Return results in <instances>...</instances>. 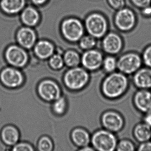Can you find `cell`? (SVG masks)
I'll return each mask as SVG.
<instances>
[{"mask_svg":"<svg viewBox=\"0 0 151 151\" xmlns=\"http://www.w3.org/2000/svg\"><path fill=\"white\" fill-rule=\"evenodd\" d=\"M5 57L9 64L17 68L25 66L28 60L26 52L22 48L17 45L9 46L6 50Z\"/></svg>","mask_w":151,"mask_h":151,"instance_id":"cell-8","label":"cell"},{"mask_svg":"<svg viewBox=\"0 0 151 151\" xmlns=\"http://www.w3.org/2000/svg\"><path fill=\"white\" fill-rule=\"evenodd\" d=\"M66 102L65 99L60 98L55 100L53 106V109L56 114H61L66 109Z\"/></svg>","mask_w":151,"mask_h":151,"instance_id":"cell-28","label":"cell"},{"mask_svg":"<svg viewBox=\"0 0 151 151\" xmlns=\"http://www.w3.org/2000/svg\"><path fill=\"white\" fill-rule=\"evenodd\" d=\"M0 79L2 83L10 88L20 86L23 82V76L21 72L16 69L8 68L1 71Z\"/></svg>","mask_w":151,"mask_h":151,"instance_id":"cell-10","label":"cell"},{"mask_svg":"<svg viewBox=\"0 0 151 151\" xmlns=\"http://www.w3.org/2000/svg\"><path fill=\"white\" fill-rule=\"evenodd\" d=\"M102 66L106 72L113 73L117 68V61L113 56H108L103 60Z\"/></svg>","mask_w":151,"mask_h":151,"instance_id":"cell-24","label":"cell"},{"mask_svg":"<svg viewBox=\"0 0 151 151\" xmlns=\"http://www.w3.org/2000/svg\"><path fill=\"white\" fill-rule=\"evenodd\" d=\"M115 24L121 30L128 31L133 28L135 17L133 12L128 9H121L115 17Z\"/></svg>","mask_w":151,"mask_h":151,"instance_id":"cell-12","label":"cell"},{"mask_svg":"<svg viewBox=\"0 0 151 151\" xmlns=\"http://www.w3.org/2000/svg\"><path fill=\"white\" fill-rule=\"evenodd\" d=\"M146 114L144 117V123L151 128V113Z\"/></svg>","mask_w":151,"mask_h":151,"instance_id":"cell-35","label":"cell"},{"mask_svg":"<svg viewBox=\"0 0 151 151\" xmlns=\"http://www.w3.org/2000/svg\"><path fill=\"white\" fill-rule=\"evenodd\" d=\"M129 81L125 75L121 72L110 73L103 80L101 91L109 99H115L122 96L127 91Z\"/></svg>","mask_w":151,"mask_h":151,"instance_id":"cell-1","label":"cell"},{"mask_svg":"<svg viewBox=\"0 0 151 151\" xmlns=\"http://www.w3.org/2000/svg\"><path fill=\"white\" fill-rule=\"evenodd\" d=\"M133 134L139 142L143 143L149 141L151 138V128L145 123L139 124L135 126Z\"/></svg>","mask_w":151,"mask_h":151,"instance_id":"cell-20","label":"cell"},{"mask_svg":"<svg viewBox=\"0 0 151 151\" xmlns=\"http://www.w3.org/2000/svg\"><path fill=\"white\" fill-rule=\"evenodd\" d=\"M102 125L105 129L116 132L122 129L124 125V121L122 116L117 112L108 111L104 113L101 117Z\"/></svg>","mask_w":151,"mask_h":151,"instance_id":"cell-7","label":"cell"},{"mask_svg":"<svg viewBox=\"0 0 151 151\" xmlns=\"http://www.w3.org/2000/svg\"><path fill=\"white\" fill-rule=\"evenodd\" d=\"M110 5L116 9H122L124 5V0H108Z\"/></svg>","mask_w":151,"mask_h":151,"instance_id":"cell-32","label":"cell"},{"mask_svg":"<svg viewBox=\"0 0 151 151\" xmlns=\"http://www.w3.org/2000/svg\"><path fill=\"white\" fill-rule=\"evenodd\" d=\"M137 150L139 151H151V142L147 141L141 143Z\"/></svg>","mask_w":151,"mask_h":151,"instance_id":"cell-34","label":"cell"},{"mask_svg":"<svg viewBox=\"0 0 151 151\" xmlns=\"http://www.w3.org/2000/svg\"><path fill=\"white\" fill-rule=\"evenodd\" d=\"M38 91L40 97L47 101L56 100L60 96L59 86L52 80L42 81L39 85Z\"/></svg>","mask_w":151,"mask_h":151,"instance_id":"cell-9","label":"cell"},{"mask_svg":"<svg viewBox=\"0 0 151 151\" xmlns=\"http://www.w3.org/2000/svg\"><path fill=\"white\" fill-rule=\"evenodd\" d=\"M33 3L37 5H40L44 4L47 0H32Z\"/></svg>","mask_w":151,"mask_h":151,"instance_id":"cell-36","label":"cell"},{"mask_svg":"<svg viewBox=\"0 0 151 151\" xmlns=\"http://www.w3.org/2000/svg\"><path fill=\"white\" fill-rule=\"evenodd\" d=\"M144 13L146 15L151 14V8L149 7L148 6L145 8Z\"/></svg>","mask_w":151,"mask_h":151,"instance_id":"cell-37","label":"cell"},{"mask_svg":"<svg viewBox=\"0 0 151 151\" xmlns=\"http://www.w3.org/2000/svg\"><path fill=\"white\" fill-rule=\"evenodd\" d=\"M54 51V47L52 43L46 40L38 42L34 47L36 55L41 59H46L51 57Z\"/></svg>","mask_w":151,"mask_h":151,"instance_id":"cell-18","label":"cell"},{"mask_svg":"<svg viewBox=\"0 0 151 151\" xmlns=\"http://www.w3.org/2000/svg\"><path fill=\"white\" fill-rule=\"evenodd\" d=\"M38 147L41 151H51L53 148L52 140L47 137H42L39 141Z\"/></svg>","mask_w":151,"mask_h":151,"instance_id":"cell-27","label":"cell"},{"mask_svg":"<svg viewBox=\"0 0 151 151\" xmlns=\"http://www.w3.org/2000/svg\"><path fill=\"white\" fill-rule=\"evenodd\" d=\"M71 137L75 144L82 147L87 146L91 141L88 132L82 129L74 130L71 134Z\"/></svg>","mask_w":151,"mask_h":151,"instance_id":"cell-21","label":"cell"},{"mask_svg":"<svg viewBox=\"0 0 151 151\" xmlns=\"http://www.w3.org/2000/svg\"><path fill=\"white\" fill-rule=\"evenodd\" d=\"M62 32L64 37L69 41L75 42L81 39L84 32L82 23L76 19L70 18L63 22Z\"/></svg>","mask_w":151,"mask_h":151,"instance_id":"cell-5","label":"cell"},{"mask_svg":"<svg viewBox=\"0 0 151 151\" xmlns=\"http://www.w3.org/2000/svg\"><path fill=\"white\" fill-rule=\"evenodd\" d=\"M143 60L147 68H151V46L146 48L144 52Z\"/></svg>","mask_w":151,"mask_h":151,"instance_id":"cell-30","label":"cell"},{"mask_svg":"<svg viewBox=\"0 0 151 151\" xmlns=\"http://www.w3.org/2000/svg\"><path fill=\"white\" fill-rule=\"evenodd\" d=\"M133 83L140 90H148L151 88V68H140L134 73Z\"/></svg>","mask_w":151,"mask_h":151,"instance_id":"cell-14","label":"cell"},{"mask_svg":"<svg viewBox=\"0 0 151 151\" xmlns=\"http://www.w3.org/2000/svg\"><path fill=\"white\" fill-rule=\"evenodd\" d=\"M81 60L86 69L88 70H95L102 66L103 56L99 51L90 50L84 53Z\"/></svg>","mask_w":151,"mask_h":151,"instance_id":"cell-11","label":"cell"},{"mask_svg":"<svg viewBox=\"0 0 151 151\" xmlns=\"http://www.w3.org/2000/svg\"><path fill=\"white\" fill-rule=\"evenodd\" d=\"M19 44L25 48L29 49L33 46L36 40V35L33 30L24 27L19 30L17 35Z\"/></svg>","mask_w":151,"mask_h":151,"instance_id":"cell-16","label":"cell"},{"mask_svg":"<svg viewBox=\"0 0 151 151\" xmlns=\"http://www.w3.org/2000/svg\"><path fill=\"white\" fill-rule=\"evenodd\" d=\"M96 42L94 37L91 35L82 37L80 41V46L83 49L90 50L95 46Z\"/></svg>","mask_w":151,"mask_h":151,"instance_id":"cell-25","label":"cell"},{"mask_svg":"<svg viewBox=\"0 0 151 151\" xmlns=\"http://www.w3.org/2000/svg\"><path fill=\"white\" fill-rule=\"evenodd\" d=\"M1 138L3 142L9 145H16L19 138V133L15 127L7 126L1 131Z\"/></svg>","mask_w":151,"mask_h":151,"instance_id":"cell-19","label":"cell"},{"mask_svg":"<svg viewBox=\"0 0 151 151\" xmlns=\"http://www.w3.org/2000/svg\"><path fill=\"white\" fill-rule=\"evenodd\" d=\"M91 142L94 149L99 151H114L117 144L114 133L105 129L96 132L91 138Z\"/></svg>","mask_w":151,"mask_h":151,"instance_id":"cell-2","label":"cell"},{"mask_svg":"<svg viewBox=\"0 0 151 151\" xmlns=\"http://www.w3.org/2000/svg\"><path fill=\"white\" fill-rule=\"evenodd\" d=\"M142 60L138 55L131 53L124 55L117 61V69L124 75L134 74L140 68Z\"/></svg>","mask_w":151,"mask_h":151,"instance_id":"cell-4","label":"cell"},{"mask_svg":"<svg viewBox=\"0 0 151 151\" xmlns=\"http://www.w3.org/2000/svg\"><path fill=\"white\" fill-rule=\"evenodd\" d=\"M13 150L15 151H33V148L29 144L22 143L16 145Z\"/></svg>","mask_w":151,"mask_h":151,"instance_id":"cell-31","label":"cell"},{"mask_svg":"<svg viewBox=\"0 0 151 151\" xmlns=\"http://www.w3.org/2000/svg\"><path fill=\"white\" fill-rule=\"evenodd\" d=\"M64 60L59 55H52L50 58L49 64L52 68L58 70L61 68L63 65Z\"/></svg>","mask_w":151,"mask_h":151,"instance_id":"cell-29","label":"cell"},{"mask_svg":"<svg viewBox=\"0 0 151 151\" xmlns=\"http://www.w3.org/2000/svg\"><path fill=\"white\" fill-rule=\"evenodd\" d=\"M25 4V0H1L0 7L5 13L13 14L22 10Z\"/></svg>","mask_w":151,"mask_h":151,"instance_id":"cell-17","label":"cell"},{"mask_svg":"<svg viewBox=\"0 0 151 151\" xmlns=\"http://www.w3.org/2000/svg\"><path fill=\"white\" fill-rule=\"evenodd\" d=\"M89 80V75L84 69L78 67L67 71L64 81L67 87L74 90H79L84 87Z\"/></svg>","mask_w":151,"mask_h":151,"instance_id":"cell-3","label":"cell"},{"mask_svg":"<svg viewBox=\"0 0 151 151\" xmlns=\"http://www.w3.org/2000/svg\"><path fill=\"white\" fill-rule=\"evenodd\" d=\"M133 143L128 139L121 140L116 145V150L117 151H133L135 150Z\"/></svg>","mask_w":151,"mask_h":151,"instance_id":"cell-26","label":"cell"},{"mask_svg":"<svg viewBox=\"0 0 151 151\" xmlns=\"http://www.w3.org/2000/svg\"><path fill=\"white\" fill-rule=\"evenodd\" d=\"M21 18L25 25L28 26H33L38 22L40 16L35 9L29 7L23 10L21 15Z\"/></svg>","mask_w":151,"mask_h":151,"instance_id":"cell-22","label":"cell"},{"mask_svg":"<svg viewBox=\"0 0 151 151\" xmlns=\"http://www.w3.org/2000/svg\"><path fill=\"white\" fill-rule=\"evenodd\" d=\"M122 42L121 38L115 33H109L107 35L103 41L104 51L111 55L116 54L121 51Z\"/></svg>","mask_w":151,"mask_h":151,"instance_id":"cell-15","label":"cell"},{"mask_svg":"<svg viewBox=\"0 0 151 151\" xmlns=\"http://www.w3.org/2000/svg\"><path fill=\"white\" fill-rule=\"evenodd\" d=\"M133 102L137 109L141 113H151V92L147 90H140L135 93Z\"/></svg>","mask_w":151,"mask_h":151,"instance_id":"cell-13","label":"cell"},{"mask_svg":"<svg viewBox=\"0 0 151 151\" xmlns=\"http://www.w3.org/2000/svg\"><path fill=\"white\" fill-rule=\"evenodd\" d=\"M134 5L141 8L147 7L149 6L151 0H132Z\"/></svg>","mask_w":151,"mask_h":151,"instance_id":"cell-33","label":"cell"},{"mask_svg":"<svg viewBox=\"0 0 151 151\" xmlns=\"http://www.w3.org/2000/svg\"><path fill=\"white\" fill-rule=\"evenodd\" d=\"M63 60L68 66L74 68L79 64L80 61V57L76 52L69 51L65 53Z\"/></svg>","mask_w":151,"mask_h":151,"instance_id":"cell-23","label":"cell"},{"mask_svg":"<svg viewBox=\"0 0 151 151\" xmlns=\"http://www.w3.org/2000/svg\"><path fill=\"white\" fill-rule=\"evenodd\" d=\"M85 24L90 35L94 37H101L106 31V21L99 14H93L89 16L86 20Z\"/></svg>","mask_w":151,"mask_h":151,"instance_id":"cell-6","label":"cell"}]
</instances>
